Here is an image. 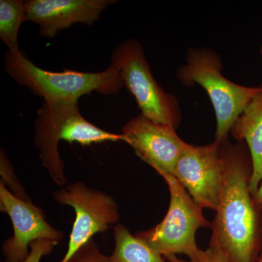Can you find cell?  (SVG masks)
Returning a JSON list of instances; mask_svg holds the SVG:
<instances>
[{"mask_svg":"<svg viewBox=\"0 0 262 262\" xmlns=\"http://www.w3.org/2000/svg\"><path fill=\"white\" fill-rule=\"evenodd\" d=\"M230 132L235 140L245 141L247 144L252 160L250 189L253 194L262 179V85L261 91L234 122Z\"/></svg>","mask_w":262,"mask_h":262,"instance_id":"obj_12","label":"cell"},{"mask_svg":"<svg viewBox=\"0 0 262 262\" xmlns=\"http://www.w3.org/2000/svg\"><path fill=\"white\" fill-rule=\"evenodd\" d=\"M115 248L108 262H165L163 255L134 235L122 224L114 227Z\"/></svg>","mask_w":262,"mask_h":262,"instance_id":"obj_13","label":"cell"},{"mask_svg":"<svg viewBox=\"0 0 262 262\" xmlns=\"http://www.w3.org/2000/svg\"><path fill=\"white\" fill-rule=\"evenodd\" d=\"M58 242L50 239H39L33 241L30 244V252L28 257L24 262H40L44 256H48L53 251Z\"/></svg>","mask_w":262,"mask_h":262,"instance_id":"obj_17","label":"cell"},{"mask_svg":"<svg viewBox=\"0 0 262 262\" xmlns=\"http://www.w3.org/2000/svg\"><path fill=\"white\" fill-rule=\"evenodd\" d=\"M220 144L223 177L209 246L228 262H256L262 246V210L250 189L251 155L244 142Z\"/></svg>","mask_w":262,"mask_h":262,"instance_id":"obj_1","label":"cell"},{"mask_svg":"<svg viewBox=\"0 0 262 262\" xmlns=\"http://www.w3.org/2000/svg\"><path fill=\"white\" fill-rule=\"evenodd\" d=\"M4 65L7 73L20 85L44 101H75L84 95L97 92L116 94L125 86L120 70L111 63L100 72H83L64 69L53 72L42 70L29 59L21 51L7 52Z\"/></svg>","mask_w":262,"mask_h":262,"instance_id":"obj_2","label":"cell"},{"mask_svg":"<svg viewBox=\"0 0 262 262\" xmlns=\"http://www.w3.org/2000/svg\"><path fill=\"white\" fill-rule=\"evenodd\" d=\"M53 196L59 204L72 207L76 214L68 249L61 262H67L95 234L106 232L120 220L119 207L113 196L84 183L69 184L55 191Z\"/></svg>","mask_w":262,"mask_h":262,"instance_id":"obj_7","label":"cell"},{"mask_svg":"<svg viewBox=\"0 0 262 262\" xmlns=\"http://www.w3.org/2000/svg\"><path fill=\"white\" fill-rule=\"evenodd\" d=\"M256 262H262V246L261 251H260L259 254H258L257 260H256Z\"/></svg>","mask_w":262,"mask_h":262,"instance_id":"obj_20","label":"cell"},{"mask_svg":"<svg viewBox=\"0 0 262 262\" xmlns=\"http://www.w3.org/2000/svg\"><path fill=\"white\" fill-rule=\"evenodd\" d=\"M170 192L168 211L162 222L136 236L142 239L164 257L184 254L189 260L199 259L203 250L196 244V234L201 228H211V222L204 216L203 209L171 174H163Z\"/></svg>","mask_w":262,"mask_h":262,"instance_id":"obj_5","label":"cell"},{"mask_svg":"<svg viewBox=\"0 0 262 262\" xmlns=\"http://www.w3.org/2000/svg\"><path fill=\"white\" fill-rule=\"evenodd\" d=\"M0 211L9 215L13 236L4 241L2 251L5 262H24L30 252V244L36 239L59 242L64 237L61 231L52 227L42 209L30 201L19 199L0 183Z\"/></svg>","mask_w":262,"mask_h":262,"instance_id":"obj_9","label":"cell"},{"mask_svg":"<svg viewBox=\"0 0 262 262\" xmlns=\"http://www.w3.org/2000/svg\"><path fill=\"white\" fill-rule=\"evenodd\" d=\"M260 52H261V55H262V46L261 47V50H260Z\"/></svg>","mask_w":262,"mask_h":262,"instance_id":"obj_21","label":"cell"},{"mask_svg":"<svg viewBox=\"0 0 262 262\" xmlns=\"http://www.w3.org/2000/svg\"><path fill=\"white\" fill-rule=\"evenodd\" d=\"M34 127V143L39 149L41 163L60 187L67 182L64 163L58 151L60 141L77 142L82 146L124 141L122 134L108 132L88 121L75 101H43L38 110Z\"/></svg>","mask_w":262,"mask_h":262,"instance_id":"obj_3","label":"cell"},{"mask_svg":"<svg viewBox=\"0 0 262 262\" xmlns=\"http://www.w3.org/2000/svg\"><path fill=\"white\" fill-rule=\"evenodd\" d=\"M253 199L258 208L262 210V179L259 185L256 189V192L253 194Z\"/></svg>","mask_w":262,"mask_h":262,"instance_id":"obj_19","label":"cell"},{"mask_svg":"<svg viewBox=\"0 0 262 262\" xmlns=\"http://www.w3.org/2000/svg\"><path fill=\"white\" fill-rule=\"evenodd\" d=\"M165 258L168 262H228L218 250L211 246H208L206 250H203L201 258L194 261L192 260L186 261V260L181 259L175 255L165 256Z\"/></svg>","mask_w":262,"mask_h":262,"instance_id":"obj_18","label":"cell"},{"mask_svg":"<svg viewBox=\"0 0 262 262\" xmlns=\"http://www.w3.org/2000/svg\"><path fill=\"white\" fill-rule=\"evenodd\" d=\"M224 170L222 146L214 141L206 146L188 145L179 158L173 176L202 209L215 211Z\"/></svg>","mask_w":262,"mask_h":262,"instance_id":"obj_8","label":"cell"},{"mask_svg":"<svg viewBox=\"0 0 262 262\" xmlns=\"http://www.w3.org/2000/svg\"><path fill=\"white\" fill-rule=\"evenodd\" d=\"M220 56L209 49H189L186 63L179 68L177 76L184 85L198 84L206 90L211 98L216 117L215 140H228L232 126L256 94L258 87H246L234 83L222 74Z\"/></svg>","mask_w":262,"mask_h":262,"instance_id":"obj_4","label":"cell"},{"mask_svg":"<svg viewBox=\"0 0 262 262\" xmlns=\"http://www.w3.org/2000/svg\"><path fill=\"white\" fill-rule=\"evenodd\" d=\"M67 262H108V256L101 253L96 241L91 239Z\"/></svg>","mask_w":262,"mask_h":262,"instance_id":"obj_16","label":"cell"},{"mask_svg":"<svg viewBox=\"0 0 262 262\" xmlns=\"http://www.w3.org/2000/svg\"><path fill=\"white\" fill-rule=\"evenodd\" d=\"M111 59L112 63L118 67L125 87L135 98L141 115L177 128L180 122L178 102L153 77L141 43L127 39L115 48Z\"/></svg>","mask_w":262,"mask_h":262,"instance_id":"obj_6","label":"cell"},{"mask_svg":"<svg viewBox=\"0 0 262 262\" xmlns=\"http://www.w3.org/2000/svg\"><path fill=\"white\" fill-rule=\"evenodd\" d=\"M122 134L123 141L160 176L173 175L177 162L189 145L174 127L151 121L142 115L129 120Z\"/></svg>","mask_w":262,"mask_h":262,"instance_id":"obj_10","label":"cell"},{"mask_svg":"<svg viewBox=\"0 0 262 262\" xmlns=\"http://www.w3.org/2000/svg\"><path fill=\"white\" fill-rule=\"evenodd\" d=\"M26 21V3L21 0L0 1V39L8 51H20L18 34L20 25Z\"/></svg>","mask_w":262,"mask_h":262,"instance_id":"obj_14","label":"cell"},{"mask_svg":"<svg viewBox=\"0 0 262 262\" xmlns=\"http://www.w3.org/2000/svg\"><path fill=\"white\" fill-rule=\"evenodd\" d=\"M0 173L2 177L1 182H3L5 185L7 184L9 186L8 190L12 194L24 201H30L21 184L19 182L18 178L15 176L13 165L7 158L6 154L3 149H1V153H0Z\"/></svg>","mask_w":262,"mask_h":262,"instance_id":"obj_15","label":"cell"},{"mask_svg":"<svg viewBox=\"0 0 262 262\" xmlns=\"http://www.w3.org/2000/svg\"><path fill=\"white\" fill-rule=\"evenodd\" d=\"M115 0H28L26 21L39 27L42 37L53 39L58 32L75 24L91 27Z\"/></svg>","mask_w":262,"mask_h":262,"instance_id":"obj_11","label":"cell"}]
</instances>
